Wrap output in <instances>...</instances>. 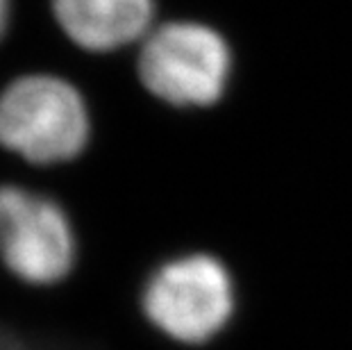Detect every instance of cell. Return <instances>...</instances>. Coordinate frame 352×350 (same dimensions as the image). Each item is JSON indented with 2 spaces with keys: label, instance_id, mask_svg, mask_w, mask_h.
Segmentation results:
<instances>
[{
  "label": "cell",
  "instance_id": "cell-1",
  "mask_svg": "<svg viewBox=\"0 0 352 350\" xmlns=\"http://www.w3.org/2000/svg\"><path fill=\"white\" fill-rule=\"evenodd\" d=\"M239 282L232 266L212 250H184L146 275L139 311L157 334L182 348L219 341L236 318Z\"/></svg>",
  "mask_w": 352,
  "mask_h": 350
},
{
  "label": "cell",
  "instance_id": "cell-2",
  "mask_svg": "<svg viewBox=\"0 0 352 350\" xmlns=\"http://www.w3.org/2000/svg\"><path fill=\"white\" fill-rule=\"evenodd\" d=\"M89 135L87 102L71 82L23 76L0 94V146L28 164L73 162L85 153Z\"/></svg>",
  "mask_w": 352,
  "mask_h": 350
},
{
  "label": "cell",
  "instance_id": "cell-3",
  "mask_svg": "<svg viewBox=\"0 0 352 350\" xmlns=\"http://www.w3.org/2000/svg\"><path fill=\"white\" fill-rule=\"evenodd\" d=\"M0 262L28 287H55L78 262L69 212L46 193L0 184Z\"/></svg>",
  "mask_w": 352,
  "mask_h": 350
},
{
  "label": "cell",
  "instance_id": "cell-4",
  "mask_svg": "<svg viewBox=\"0 0 352 350\" xmlns=\"http://www.w3.org/2000/svg\"><path fill=\"white\" fill-rule=\"evenodd\" d=\"M230 50L212 28L168 23L146 36L139 78L155 98L173 107H209L226 94Z\"/></svg>",
  "mask_w": 352,
  "mask_h": 350
},
{
  "label": "cell",
  "instance_id": "cell-5",
  "mask_svg": "<svg viewBox=\"0 0 352 350\" xmlns=\"http://www.w3.org/2000/svg\"><path fill=\"white\" fill-rule=\"evenodd\" d=\"M59 28L80 48L107 53L148 34L153 0H52Z\"/></svg>",
  "mask_w": 352,
  "mask_h": 350
},
{
  "label": "cell",
  "instance_id": "cell-6",
  "mask_svg": "<svg viewBox=\"0 0 352 350\" xmlns=\"http://www.w3.org/2000/svg\"><path fill=\"white\" fill-rule=\"evenodd\" d=\"M7 21H10V0H0V36H3Z\"/></svg>",
  "mask_w": 352,
  "mask_h": 350
}]
</instances>
